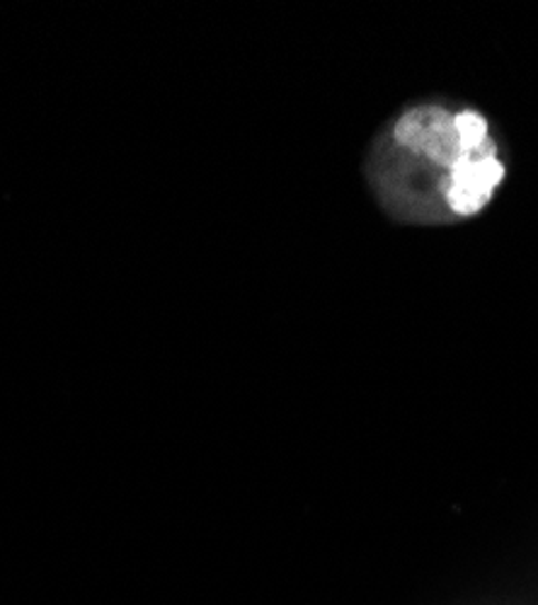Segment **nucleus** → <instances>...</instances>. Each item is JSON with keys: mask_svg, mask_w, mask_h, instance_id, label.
Masks as SVG:
<instances>
[{"mask_svg": "<svg viewBox=\"0 0 538 605\" xmlns=\"http://www.w3.org/2000/svg\"><path fill=\"white\" fill-rule=\"evenodd\" d=\"M507 175L488 119L424 102L400 112L369 156L383 209L403 224H453L480 214Z\"/></svg>", "mask_w": 538, "mask_h": 605, "instance_id": "obj_1", "label": "nucleus"}]
</instances>
